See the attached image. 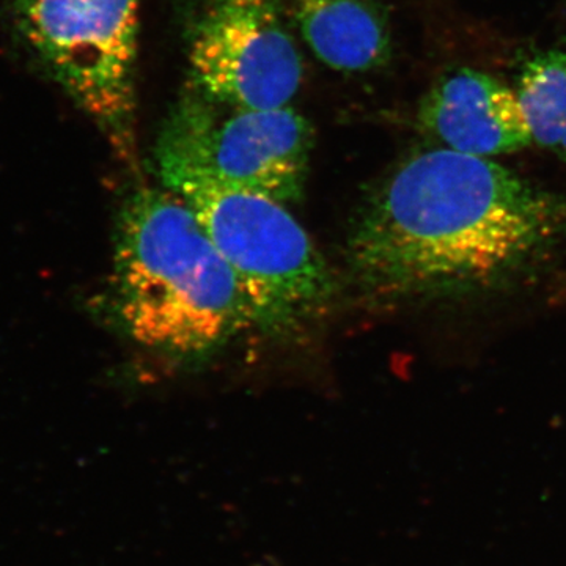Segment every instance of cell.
<instances>
[{"mask_svg": "<svg viewBox=\"0 0 566 566\" xmlns=\"http://www.w3.org/2000/svg\"><path fill=\"white\" fill-rule=\"evenodd\" d=\"M566 244V196L480 156L417 153L363 205L346 262L392 304L468 301L520 285Z\"/></svg>", "mask_w": 566, "mask_h": 566, "instance_id": "cell-1", "label": "cell"}, {"mask_svg": "<svg viewBox=\"0 0 566 566\" xmlns=\"http://www.w3.org/2000/svg\"><path fill=\"white\" fill-rule=\"evenodd\" d=\"M111 305L133 340L177 363H202L255 327L248 293L191 208L147 186L118 210Z\"/></svg>", "mask_w": 566, "mask_h": 566, "instance_id": "cell-2", "label": "cell"}, {"mask_svg": "<svg viewBox=\"0 0 566 566\" xmlns=\"http://www.w3.org/2000/svg\"><path fill=\"white\" fill-rule=\"evenodd\" d=\"M191 208L240 279L263 333L285 335L324 315L335 282L322 253L285 205L197 177L161 178Z\"/></svg>", "mask_w": 566, "mask_h": 566, "instance_id": "cell-3", "label": "cell"}, {"mask_svg": "<svg viewBox=\"0 0 566 566\" xmlns=\"http://www.w3.org/2000/svg\"><path fill=\"white\" fill-rule=\"evenodd\" d=\"M10 7L41 69L133 159L139 0H10Z\"/></svg>", "mask_w": 566, "mask_h": 566, "instance_id": "cell-4", "label": "cell"}, {"mask_svg": "<svg viewBox=\"0 0 566 566\" xmlns=\"http://www.w3.org/2000/svg\"><path fill=\"white\" fill-rule=\"evenodd\" d=\"M314 134L292 107L238 109L192 88L175 104L155 147L159 178L197 177L301 202Z\"/></svg>", "mask_w": 566, "mask_h": 566, "instance_id": "cell-5", "label": "cell"}, {"mask_svg": "<svg viewBox=\"0 0 566 566\" xmlns=\"http://www.w3.org/2000/svg\"><path fill=\"white\" fill-rule=\"evenodd\" d=\"M189 61L197 91L238 109L290 106L303 80L283 0H202Z\"/></svg>", "mask_w": 566, "mask_h": 566, "instance_id": "cell-6", "label": "cell"}, {"mask_svg": "<svg viewBox=\"0 0 566 566\" xmlns=\"http://www.w3.org/2000/svg\"><path fill=\"white\" fill-rule=\"evenodd\" d=\"M419 122L446 148L480 158L517 151L532 142L516 93L471 69L436 82L420 104Z\"/></svg>", "mask_w": 566, "mask_h": 566, "instance_id": "cell-7", "label": "cell"}, {"mask_svg": "<svg viewBox=\"0 0 566 566\" xmlns=\"http://www.w3.org/2000/svg\"><path fill=\"white\" fill-rule=\"evenodd\" d=\"M294 18L316 57L345 73L386 62L390 35L375 0H293Z\"/></svg>", "mask_w": 566, "mask_h": 566, "instance_id": "cell-8", "label": "cell"}, {"mask_svg": "<svg viewBox=\"0 0 566 566\" xmlns=\"http://www.w3.org/2000/svg\"><path fill=\"white\" fill-rule=\"evenodd\" d=\"M515 93L532 142L566 161V51L532 55L520 71Z\"/></svg>", "mask_w": 566, "mask_h": 566, "instance_id": "cell-9", "label": "cell"}]
</instances>
